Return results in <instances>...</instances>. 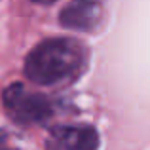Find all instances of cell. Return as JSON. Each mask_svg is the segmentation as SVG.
Masks as SVG:
<instances>
[{
  "instance_id": "5b68a950",
  "label": "cell",
  "mask_w": 150,
  "mask_h": 150,
  "mask_svg": "<svg viewBox=\"0 0 150 150\" xmlns=\"http://www.w3.org/2000/svg\"><path fill=\"white\" fill-rule=\"evenodd\" d=\"M0 150H19L10 141V135H8L6 131H2V129H0Z\"/></svg>"
},
{
  "instance_id": "6da1fadb",
  "label": "cell",
  "mask_w": 150,
  "mask_h": 150,
  "mask_svg": "<svg viewBox=\"0 0 150 150\" xmlns=\"http://www.w3.org/2000/svg\"><path fill=\"white\" fill-rule=\"evenodd\" d=\"M88 65V51L74 38H50L30 50L25 74L38 86H59L76 80Z\"/></svg>"
},
{
  "instance_id": "7a4b0ae2",
  "label": "cell",
  "mask_w": 150,
  "mask_h": 150,
  "mask_svg": "<svg viewBox=\"0 0 150 150\" xmlns=\"http://www.w3.org/2000/svg\"><path fill=\"white\" fill-rule=\"evenodd\" d=\"M2 103L11 120L23 125L44 124L53 114V105L42 93L30 91L23 84H11L4 89Z\"/></svg>"
},
{
  "instance_id": "277c9868",
  "label": "cell",
  "mask_w": 150,
  "mask_h": 150,
  "mask_svg": "<svg viewBox=\"0 0 150 150\" xmlns=\"http://www.w3.org/2000/svg\"><path fill=\"white\" fill-rule=\"evenodd\" d=\"M103 19V8L97 2H70L59 13V21L67 29L93 30Z\"/></svg>"
},
{
  "instance_id": "3957f363",
  "label": "cell",
  "mask_w": 150,
  "mask_h": 150,
  "mask_svg": "<svg viewBox=\"0 0 150 150\" xmlns=\"http://www.w3.org/2000/svg\"><path fill=\"white\" fill-rule=\"evenodd\" d=\"M48 150H97L99 133L91 125H55L46 141Z\"/></svg>"
}]
</instances>
